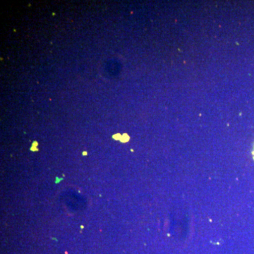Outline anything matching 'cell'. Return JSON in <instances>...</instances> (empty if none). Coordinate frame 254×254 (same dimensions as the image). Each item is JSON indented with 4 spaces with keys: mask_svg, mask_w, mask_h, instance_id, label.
Segmentation results:
<instances>
[{
    "mask_svg": "<svg viewBox=\"0 0 254 254\" xmlns=\"http://www.w3.org/2000/svg\"><path fill=\"white\" fill-rule=\"evenodd\" d=\"M252 155H253V158H254V145L253 151H252Z\"/></svg>",
    "mask_w": 254,
    "mask_h": 254,
    "instance_id": "obj_1",
    "label": "cell"
}]
</instances>
